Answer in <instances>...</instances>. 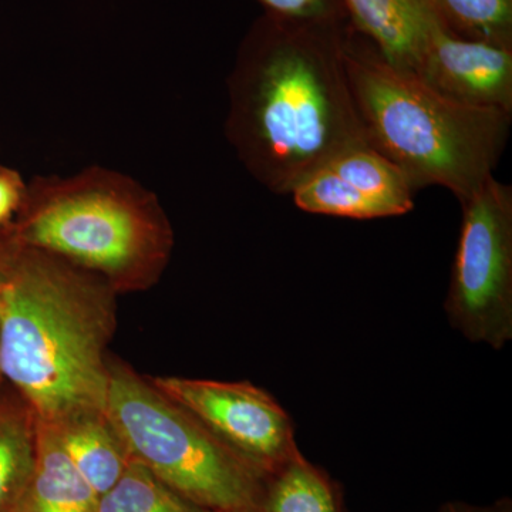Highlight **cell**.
I'll return each instance as SVG.
<instances>
[{"label":"cell","instance_id":"obj_3","mask_svg":"<svg viewBox=\"0 0 512 512\" xmlns=\"http://www.w3.org/2000/svg\"><path fill=\"white\" fill-rule=\"evenodd\" d=\"M345 60L367 141L417 191L439 185L463 202L494 177L510 136L511 113L447 99L348 33Z\"/></svg>","mask_w":512,"mask_h":512},{"label":"cell","instance_id":"obj_13","mask_svg":"<svg viewBox=\"0 0 512 512\" xmlns=\"http://www.w3.org/2000/svg\"><path fill=\"white\" fill-rule=\"evenodd\" d=\"M259 512H343L338 484L322 468L296 454L265 478Z\"/></svg>","mask_w":512,"mask_h":512},{"label":"cell","instance_id":"obj_15","mask_svg":"<svg viewBox=\"0 0 512 512\" xmlns=\"http://www.w3.org/2000/svg\"><path fill=\"white\" fill-rule=\"evenodd\" d=\"M96 512H207L195 507L158 480L136 460L111 490L99 497Z\"/></svg>","mask_w":512,"mask_h":512},{"label":"cell","instance_id":"obj_5","mask_svg":"<svg viewBox=\"0 0 512 512\" xmlns=\"http://www.w3.org/2000/svg\"><path fill=\"white\" fill-rule=\"evenodd\" d=\"M104 416L131 460L207 512L258 505L266 477L153 384L126 366H109Z\"/></svg>","mask_w":512,"mask_h":512},{"label":"cell","instance_id":"obj_19","mask_svg":"<svg viewBox=\"0 0 512 512\" xmlns=\"http://www.w3.org/2000/svg\"><path fill=\"white\" fill-rule=\"evenodd\" d=\"M436 512H512L511 498L503 497L490 504H471L466 501H448Z\"/></svg>","mask_w":512,"mask_h":512},{"label":"cell","instance_id":"obj_18","mask_svg":"<svg viewBox=\"0 0 512 512\" xmlns=\"http://www.w3.org/2000/svg\"><path fill=\"white\" fill-rule=\"evenodd\" d=\"M26 188L18 173L0 168V224L9 220L22 207Z\"/></svg>","mask_w":512,"mask_h":512},{"label":"cell","instance_id":"obj_17","mask_svg":"<svg viewBox=\"0 0 512 512\" xmlns=\"http://www.w3.org/2000/svg\"><path fill=\"white\" fill-rule=\"evenodd\" d=\"M266 13L302 22H338L348 20L342 0H258Z\"/></svg>","mask_w":512,"mask_h":512},{"label":"cell","instance_id":"obj_1","mask_svg":"<svg viewBox=\"0 0 512 512\" xmlns=\"http://www.w3.org/2000/svg\"><path fill=\"white\" fill-rule=\"evenodd\" d=\"M345 23L266 13L228 76L225 134L245 170L288 195L340 151L366 143L345 60Z\"/></svg>","mask_w":512,"mask_h":512},{"label":"cell","instance_id":"obj_14","mask_svg":"<svg viewBox=\"0 0 512 512\" xmlns=\"http://www.w3.org/2000/svg\"><path fill=\"white\" fill-rule=\"evenodd\" d=\"M37 424L30 409L0 417V512L18 511L35 463Z\"/></svg>","mask_w":512,"mask_h":512},{"label":"cell","instance_id":"obj_2","mask_svg":"<svg viewBox=\"0 0 512 512\" xmlns=\"http://www.w3.org/2000/svg\"><path fill=\"white\" fill-rule=\"evenodd\" d=\"M116 291L99 276L23 245L0 265V372L37 423L104 412Z\"/></svg>","mask_w":512,"mask_h":512},{"label":"cell","instance_id":"obj_16","mask_svg":"<svg viewBox=\"0 0 512 512\" xmlns=\"http://www.w3.org/2000/svg\"><path fill=\"white\" fill-rule=\"evenodd\" d=\"M454 35L512 49V0H431Z\"/></svg>","mask_w":512,"mask_h":512},{"label":"cell","instance_id":"obj_10","mask_svg":"<svg viewBox=\"0 0 512 512\" xmlns=\"http://www.w3.org/2000/svg\"><path fill=\"white\" fill-rule=\"evenodd\" d=\"M342 5L356 32L367 37L384 62L414 72L436 12L431 0H342Z\"/></svg>","mask_w":512,"mask_h":512},{"label":"cell","instance_id":"obj_12","mask_svg":"<svg viewBox=\"0 0 512 512\" xmlns=\"http://www.w3.org/2000/svg\"><path fill=\"white\" fill-rule=\"evenodd\" d=\"M50 429L97 497L114 487L130 463L126 447L104 412L79 414Z\"/></svg>","mask_w":512,"mask_h":512},{"label":"cell","instance_id":"obj_7","mask_svg":"<svg viewBox=\"0 0 512 512\" xmlns=\"http://www.w3.org/2000/svg\"><path fill=\"white\" fill-rule=\"evenodd\" d=\"M153 386L262 477L301 453L289 414L254 384L157 377Z\"/></svg>","mask_w":512,"mask_h":512},{"label":"cell","instance_id":"obj_4","mask_svg":"<svg viewBox=\"0 0 512 512\" xmlns=\"http://www.w3.org/2000/svg\"><path fill=\"white\" fill-rule=\"evenodd\" d=\"M19 211V245L99 276L116 292L154 284L173 249L154 192L99 165L36 178Z\"/></svg>","mask_w":512,"mask_h":512},{"label":"cell","instance_id":"obj_20","mask_svg":"<svg viewBox=\"0 0 512 512\" xmlns=\"http://www.w3.org/2000/svg\"><path fill=\"white\" fill-rule=\"evenodd\" d=\"M228 512H259V510L256 507H252V508H244V510H235V511H228Z\"/></svg>","mask_w":512,"mask_h":512},{"label":"cell","instance_id":"obj_11","mask_svg":"<svg viewBox=\"0 0 512 512\" xmlns=\"http://www.w3.org/2000/svg\"><path fill=\"white\" fill-rule=\"evenodd\" d=\"M36 424L35 463L16 512H96L99 497L60 446L55 431Z\"/></svg>","mask_w":512,"mask_h":512},{"label":"cell","instance_id":"obj_6","mask_svg":"<svg viewBox=\"0 0 512 512\" xmlns=\"http://www.w3.org/2000/svg\"><path fill=\"white\" fill-rule=\"evenodd\" d=\"M460 237L444 311L471 343L503 349L512 340V188L495 177L460 202Z\"/></svg>","mask_w":512,"mask_h":512},{"label":"cell","instance_id":"obj_8","mask_svg":"<svg viewBox=\"0 0 512 512\" xmlns=\"http://www.w3.org/2000/svg\"><path fill=\"white\" fill-rule=\"evenodd\" d=\"M416 192L409 177L366 141L320 165L291 195L309 214L375 220L412 211Z\"/></svg>","mask_w":512,"mask_h":512},{"label":"cell","instance_id":"obj_9","mask_svg":"<svg viewBox=\"0 0 512 512\" xmlns=\"http://www.w3.org/2000/svg\"><path fill=\"white\" fill-rule=\"evenodd\" d=\"M413 74L464 106L512 114V49L454 35L437 10Z\"/></svg>","mask_w":512,"mask_h":512}]
</instances>
